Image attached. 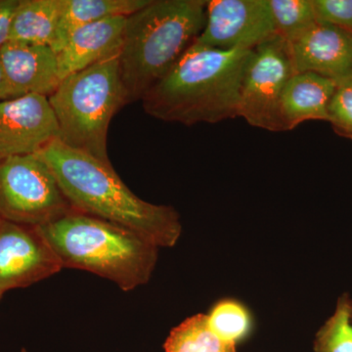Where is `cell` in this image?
Segmentation results:
<instances>
[{"label":"cell","mask_w":352,"mask_h":352,"mask_svg":"<svg viewBox=\"0 0 352 352\" xmlns=\"http://www.w3.org/2000/svg\"><path fill=\"white\" fill-rule=\"evenodd\" d=\"M36 155L50 166L74 210L126 227L159 248L173 247L179 240L182 226L175 208L139 198L112 164L69 148L59 139Z\"/></svg>","instance_id":"6da1fadb"},{"label":"cell","mask_w":352,"mask_h":352,"mask_svg":"<svg viewBox=\"0 0 352 352\" xmlns=\"http://www.w3.org/2000/svg\"><path fill=\"white\" fill-rule=\"evenodd\" d=\"M252 50L194 43L143 97L147 115L186 126L239 117L241 85Z\"/></svg>","instance_id":"7a4b0ae2"},{"label":"cell","mask_w":352,"mask_h":352,"mask_svg":"<svg viewBox=\"0 0 352 352\" xmlns=\"http://www.w3.org/2000/svg\"><path fill=\"white\" fill-rule=\"evenodd\" d=\"M206 8V0H151L126 17L120 69L127 104L142 100L196 43Z\"/></svg>","instance_id":"3957f363"},{"label":"cell","mask_w":352,"mask_h":352,"mask_svg":"<svg viewBox=\"0 0 352 352\" xmlns=\"http://www.w3.org/2000/svg\"><path fill=\"white\" fill-rule=\"evenodd\" d=\"M63 268L88 271L129 292L149 282L157 261L154 243L126 227L73 212L36 227Z\"/></svg>","instance_id":"277c9868"},{"label":"cell","mask_w":352,"mask_h":352,"mask_svg":"<svg viewBox=\"0 0 352 352\" xmlns=\"http://www.w3.org/2000/svg\"><path fill=\"white\" fill-rule=\"evenodd\" d=\"M59 127V140L69 148L111 163V120L127 105L120 78V53L63 78L48 97Z\"/></svg>","instance_id":"5b68a950"},{"label":"cell","mask_w":352,"mask_h":352,"mask_svg":"<svg viewBox=\"0 0 352 352\" xmlns=\"http://www.w3.org/2000/svg\"><path fill=\"white\" fill-rule=\"evenodd\" d=\"M73 210L41 157L29 155L0 161V219L39 227Z\"/></svg>","instance_id":"8992f818"},{"label":"cell","mask_w":352,"mask_h":352,"mask_svg":"<svg viewBox=\"0 0 352 352\" xmlns=\"http://www.w3.org/2000/svg\"><path fill=\"white\" fill-rule=\"evenodd\" d=\"M286 41L279 34L252 50L241 85L239 117L258 129L282 131L280 103L294 75Z\"/></svg>","instance_id":"52a82bcc"},{"label":"cell","mask_w":352,"mask_h":352,"mask_svg":"<svg viewBox=\"0 0 352 352\" xmlns=\"http://www.w3.org/2000/svg\"><path fill=\"white\" fill-rule=\"evenodd\" d=\"M276 34L268 0H208L196 43L220 50H252Z\"/></svg>","instance_id":"ba28073f"},{"label":"cell","mask_w":352,"mask_h":352,"mask_svg":"<svg viewBox=\"0 0 352 352\" xmlns=\"http://www.w3.org/2000/svg\"><path fill=\"white\" fill-rule=\"evenodd\" d=\"M62 270L36 227L0 219V293L27 288Z\"/></svg>","instance_id":"9c48e42d"},{"label":"cell","mask_w":352,"mask_h":352,"mask_svg":"<svg viewBox=\"0 0 352 352\" xmlns=\"http://www.w3.org/2000/svg\"><path fill=\"white\" fill-rule=\"evenodd\" d=\"M59 138L48 97L30 94L0 101V161L38 154Z\"/></svg>","instance_id":"30bf717a"},{"label":"cell","mask_w":352,"mask_h":352,"mask_svg":"<svg viewBox=\"0 0 352 352\" xmlns=\"http://www.w3.org/2000/svg\"><path fill=\"white\" fill-rule=\"evenodd\" d=\"M285 41L294 73H314L337 83L352 76V32L315 22Z\"/></svg>","instance_id":"8fae6325"},{"label":"cell","mask_w":352,"mask_h":352,"mask_svg":"<svg viewBox=\"0 0 352 352\" xmlns=\"http://www.w3.org/2000/svg\"><path fill=\"white\" fill-rule=\"evenodd\" d=\"M1 101L30 94L50 97L61 82L56 52L48 45L9 41L0 48Z\"/></svg>","instance_id":"7c38bea8"},{"label":"cell","mask_w":352,"mask_h":352,"mask_svg":"<svg viewBox=\"0 0 352 352\" xmlns=\"http://www.w3.org/2000/svg\"><path fill=\"white\" fill-rule=\"evenodd\" d=\"M126 17L115 16L78 28L58 52L61 80L120 52Z\"/></svg>","instance_id":"4fadbf2b"},{"label":"cell","mask_w":352,"mask_h":352,"mask_svg":"<svg viewBox=\"0 0 352 352\" xmlns=\"http://www.w3.org/2000/svg\"><path fill=\"white\" fill-rule=\"evenodd\" d=\"M336 87L335 80L317 74H294L280 103L282 131H293L308 120L329 122V104Z\"/></svg>","instance_id":"5bb4252c"},{"label":"cell","mask_w":352,"mask_h":352,"mask_svg":"<svg viewBox=\"0 0 352 352\" xmlns=\"http://www.w3.org/2000/svg\"><path fill=\"white\" fill-rule=\"evenodd\" d=\"M151 0H63L61 17L52 48L58 52L67 39L82 25L115 16L129 17Z\"/></svg>","instance_id":"9a60e30c"},{"label":"cell","mask_w":352,"mask_h":352,"mask_svg":"<svg viewBox=\"0 0 352 352\" xmlns=\"http://www.w3.org/2000/svg\"><path fill=\"white\" fill-rule=\"evenodd\" d=\"M63 0H19L10 41L52 46L56 36Z\"/></svg>","instance_id":"2e32d148"},{"label":"cell","mask_w":352,"mask_h":352,"mask_svg":"<svg viewBox=\"0 0 352 352\" xmlns=\"http://www.w3.org/2000/svg\"><path fill=\"white\" fill-rule=\"evenodd\" d=\"M164 352H236V344L215 335L206 314L189 317L171 330Z\"/></svg>","instance_id":"e0dca14e"},{"label":"cell","mask_w":352,"mask_h":352,"mask_svg":"<svg viewBox=\"0 0 352 352\" xmlns=\"http://www.w3.org/2000/svg\"><path fill=\"white\" fill-rule=\"evenodd\" d=\"M207 316L212 332L231 344H237L251 332V314L247 307L237 300H220Z\"/></svg>","instance_id":"ac0fdd59"},{"label":"cell","mask_w":352,"mask_h":352,"mask_svg":"<svg viewBox=\"0 0 352 352\" xmlns=\"http://www.w3.org/2000/svg\"><path fill=\"white\" fill-rule=\"evenodd\" d=\"M315 352H352L351 300L342 296L314 340Z\"/></svg>","instance_id":"d6986e66"},{"label":"cell","mask_w":352,"mask_h":352,"mask_svg":"<svg viewBox=\"0 0 352 352\" xmlns=\"http://www.w3.org/2000/svg\"><path fill=\"white\" fill-rule=\"evenodd\" d=\"M276 34L287 39L315 21L311 0H268Z\"/></svg>","instance_id":"ffe728a7"},{"label":"cell","mask_w":352,"mask_h":352,"mask_svg":"<svg viewBox=\"0 0 352 352\" xmlns=\"http://www.w3.org/2000/svg\"><path fill=\"white\" fill-rule=\"evenodd\" d=\"M328 113L336 131L352 138V76L337 83Z\"/></svg>","instance_id":"44dd1931"},{"label":"cell","mask_w":352,"mask_h":352,"mask_svg":"<svg viewBox=\"0 0 352 352\" xmlns=\"http://www.w3.org/2000/svg\"><path fill=\"white\" fill-rule=\"evenodd\" d=\"M315 21L352 32V0H311Z\"/></svg>","instance_id":"7402d4cb"},{"label":"cell","mask_w":352,"mask_h":352,"mask_svg":"<svg viewBox=\"0 0 352 352\" xmlns=\"http://www.w3.org/2000/svg\"><path fill=\"white\" fill-rule=\"evenodd\" d=\"M19 0H0V48L10 41L11 25Z\"/></svg>","instance_id":"603a6c76"},{"label":"cell","mask_w":352,"mask_h":352,"mask_svg":"<svg viewBox=\"0 0 352 352\" xmlns=\"http://www.w3.org/2000/svg\"><path fill=\"white\" fill-rule=\"evenodd\" d=\"M1 85H2L1 69H0V101H1Z\"/></svg>","instance_id":"cb8c5ba5"},{"label":"cell","mask_w":352,"mask_h":352,"mask_svg":"<svg viewBox=\"0 0 352 352\" xmlns=\"http://www.w3.org/2000/svg\"><path fill=\"white\" fill-rule=\"evenodd\" d=\"M2 296H3V294L0 293V300H1Z\"/></svg>","instance_id":"d4e9b609"},{"label":"cell","mask_w":352,"mask_h":352,"mask_svg":"<svg viewBox=\"0 0 352 352\" xmlns=\"http://www.w3.org/2000/svg\"><path fill=\"white\" fill-rule=\"evenodd\" d=\"M22 352H28V351H25V349H22Z\"/></svg>","instance_id":"484cf974"},{"label":"cell","mask_w":352,"mask_h":352,"mask_svg":"<svg viewBox=\"0 0 352 352\" xmlns=\"http://www.w3.org/2000/svg\"><path fill=\"white\" fill-rule=\"evenodd\" d=\"M351 315H352V302H351Z\"/></svg>","instance_id":"4316f807"}]
</instances>
